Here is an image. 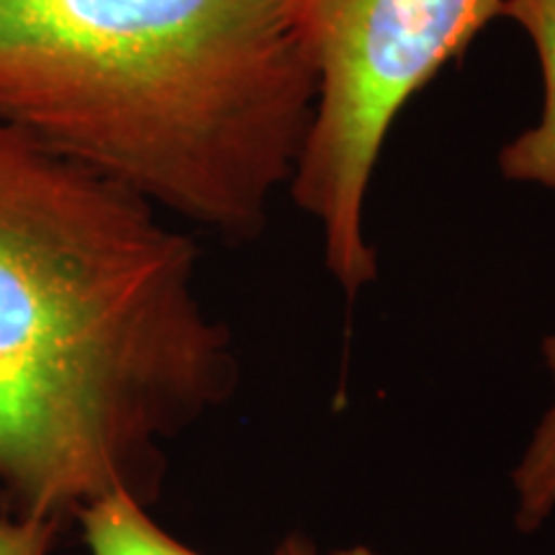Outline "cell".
Segmentation results:
<instances>
[{
  "instance_id": "cell-1",
  "label": "cell",
  "mask_w": 555,
  "mask_h": 555,
  "mask_svg": "<svg viewBox=\"0 0 555 555\" xmlns=\"http://www.w3.org/2000/svg\"><path fill=\"white\" fill-rule=\"evenodd\" d=\"M155 206L0 124V512L150 509L165 446L237 391L198 245Z\"/></svg>"
},
{
  "instance_id": "cell-2",
  "label": "cell",
  "mask_w": 555,
  "mask_h": 555,
  "mask_svg": "<svg viewBox=\"0 0 555 555\" xmlns=\"http://www.w3.org/2000/svg\"><path fill=\"white\" fill-rule=\"evenodd\" d=\"M317 106L298 0H0V124L229 245Z\"/></svg>"
},
{
  "instance_id": "cell-3",
  "label": "cell",
  "mask_w": 555,
  "mask_h": 555,
  "mask_svg": "<svg viewBox=\"0 0 555 555\" xmlns=\"http://www.w3.org/2000/svg\"><path fill=\"white\" fill-rule=\"evenodd\" d=\"M317 67V106L288 193L324 234L347 298L378 281L365 201L406 103L463 60L504 0H298Z\"/></svg>"
},
{
  "instance_id": "cell-4",
  "label": "cell",
  "mask_w": 555,
  "mask_h": 555,
  "mask_svg": "<svg viewBox=\"0 0 555 555\" xmlns=\"http://www.w3.org/2000/svg\"><path fill=\"white\" fill-rule=\"evenodd\" d=\"M504 18L515 21L535 50L543 108L530 129L499 152V172L515 183L555 191V0H504Z\"/></svg>"
},
{
  "instance_id": "cell-5",
  "label": "cell",
  "mask_w": 555,
  "mask_h": 555,
  "mask_svg": "<svg viewBox=\"0 0 555 555\" xmlns=\"http://www.w3.org/2000/svg\"><path fill=\"white\" fill-rule=\"evenodd\" d=\"M75 525L88 555H206L180 543L172 532L155 522L144 504L131 496L116 494L88 504L78 512ZM311 540L291 532L275 547V555H307Z\"/></svg>"
},
{
  "instance_id": "cell-6",
  "label": "cell",
  "mask_w": 555,
  "mask_h": 555,
  "mask_svg": "<svg viewBox=\"0 0 555 555\" xmlns=\"http://www.w3.org/2000/svg\"><path fill=\"white\" fill-rule=\"evenodd\" d=\"M540 350L553 378V401L512 470L515 525L522 535L540 530L555 512V332L543 339Z\"/></svg>"
},
{
  "instance_id": "cell-7",
  "label": "cell",
  "mask_w": 555,
  "mask_h": 555,
  "mask_svg": "<svg viewBox=\"0 0 555 555\" xmlns=\"http://www.w3.org/2000/svg\"><path fill=\"white\" fill-rule=\"evenodd\" d=\"M65 525L41 517H11L0 512V555H50Z\"/></svg>"
},
{
  "instance_id": "cell-8",
  "label": "cell",
  "mask_w": 555,
  "mask_h": 555,
  "mask_svg": "<svg viewBox=\"0 0 555 555\" xmlns=\"http://www.w3.org/2000/svg\"><path fill=\"white\" fill-rule=\"evenodd\" d=\"M307 555H378V553H376V551H371V547H365V545H352V547H339V551L319 553L317 543H314V540H311V545H309Z\"/></svg>"
}]
</instances>
